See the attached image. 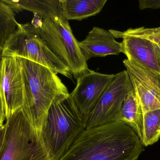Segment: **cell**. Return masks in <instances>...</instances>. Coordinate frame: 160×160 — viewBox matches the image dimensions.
I'll return each instance as SVG.
<instances>
[{
	"mask_svg": "<svg viewBox=\"0 0 160 160\" xmlns=\"http://www.w3.org/2000/svg\"><path fill=\"white\" fill-rule=\"evenodd\" d=\"M143 147L131 127L115 121L85 129L57 160H138Z\"/></svg>",
	"mask_w": 160,
	"mask_h": 160,
	"instance_id": "1",
	"label": "cell"
},
{
	"mask_svg": "<svg viewBox=\"0 0 160 160\" xmlns=\"http://www.w3.org/2000/svg\"><path fill=\"white\" fill-rule=\"evenodd\" d=\"M24 85V104L30 111L35 126L41 135L50 107L57 99L69 95L57 73L47 67L21 57Z\"/></svg>",
	"mask_w": 160,
	"mask_h": 160,
	"instance_id": "2",
	"label": "cell"
},
{
	"mask_svg": "<svg viewBox=\"0 0 160 160\" xmlns=\"http://www.w3.org/2000/svg\"><path fill=\"white\" fill-rule=\"evenodd\" d=\"M85 120L70 97L57 99L50 107L41 132L51 160H57L85 130Z\"/></svg>",
	"mask_w": 160,
	"mask_h": 160,
	"instance_id": "3",
	"label": "cell"
},
{
	"mask_svg": "<svg viewBox=\"0 0 160 160\" xmlns=\"http://www.w3.org/2000/svg\"><path fill=\"white\" fill-rule=\"evenodd\" d=\"M31 115L23 106L6 119L0 160H51Z\"/></svg>",
	"mask_w": 160,
	"mask_h": 160,
	"instance_id": "4",
	"label": "cell"
},
{
	"mask_svg": "<svg viewBox=\"0 0 160 160\" xmlns=\"http://www.w3.org/2000/svg\"><path fill=\"white\" fill-rule=\"evenodd\" d=\"M32 23L56 56L68 68L77 80L88 71L87 62L74 36L68 20L63 16L54 15L45 19L34 15Z\"/></svg>",
	"mask_w": 160,
	"mask_h": 160,
	"instance_id": "5",
	"label": "cell"
},
{
	"mask_svg": "<svg viewBox=\"0 0 160 160\" xmlns=\"http://www.w3.org/2000/svg\"><path fill=\"white\" fill-rule=\"evenodd\" d=\"M2 56L24 58L47 67L57 74L73 78L69 69L52 51L31 22L18 23L6 42Z\"/></svg>",
	"mask_w": 160,
	"mask_h": 160,
	"instance_id": "6",
	"label": "cell"
},
{
	"mask_svg": "<svg viewBox=\"0 0 160 160\" xmlns=\"http://www.w3.org/2000/svg\"><path fill=\"white\" fill-rule=\"evenodd\" d=\"M132 90L127 70L115 74L88 115L85 129L118 121L125 97Z\"/></svg>",
	"mask_w": 160,
	"mask_h": 160,
	"instance_id": "7",
	"label": "cell"
},
{
	"mask_svg": "<svg viewBox=\"0 0 160 160\" xmlns=\"http://www.w3.org/2000/svg\"><path fill=\"white\" fill-rule=\"evenodd\" d=\"M0 93L7 119L24 104L23 76L17 57H2L0 63Z\"/></svg>",
	"mask_w": 160,
	"mask_h": 160,
	"instance_id": "8",
	"label": "cell"
},
{
	"mask_svg": "<svg viewBox=\"0 0 160 160\" xmlns=\"http://www.w3.org/2000/svg\"><path fill=\"white\" fill-rule=\"evenodd\" d=\"M123 64L143 113L160 110V74L128 59Z\"/></svg>",
	"mask_w": 160,
	"mask_h": 160,
	"instance_id": "9",
	"label": "cell"
},
{
	"mask_svg": "<svg viewBox=\"0 0 160 160\" xmlns=\"http://www.w3.org/2000/svg\"><path fill=\"white\" fill-rule=\"evenodd\" d=\"M115 77L114 74H104L88 70L79 76L77 85L70 97L86 121L107 86Z\"/></svg>",
	"mask_w": 160,
	"mask_h": 160,
	"instance_id": "10",
	"label": "cell"
},
{
	"mask_svg": "<svg viewBox=\"0 0 160 160\" xmlns=\"http://www.w3.org/2000/svg\"><path fill=\"white\" fill-rule=\"evenodd\" d=\"M79 45L87 62L92 57L118 55L123 52L122 42L117 41L110 31L95 26L83 40L79 41Z\"/></svg>",
	"mask_w": 160,
	"mask_h": 160,
	"instance_id": "11",
	"label": "cell"
},
{
	"mask_svg": "<svg viewBox=\"0 0 160 160\" xmlns=\"http://www.w3.org/2000/svg\"><path fill=\"white\" fill-rule=\"evenodd\" d=\"M123 53L127 59L135 62L160 74V61L155 43L140 37H121Z\"/></svg>",
	"mask_w": 160,
	"mask_h": 160,
	"instance_id": "12",
	"label": "cell"
},
{
	"mask_svg": "<svg viewBox=\"0 0 160 160\" xmlns=\"http://www.w3.org/2000/svg\"><path fill=\"white\" fill-rule=\"evenodd\" d=\"M107 1L60 0L62 15L68 20H82L100 12Z\"/></svg>",
	"mask_w": 160,
	"mask_h": 160,
	"instance_id": "13",
	"label": "cell"
},
{
	"mask_svg": "<svg viewBox=\"0 0 160 160\" xmlns=\"http://www.w3.org/2000/svg\"><path fill=\"white\" fill-rule=\"evenodd\" d=\"M15 13L31 11L45 19L52 16H62L60 0H4Z\"/></svg>",
	"mask_w": 160,
	"mask_h": 160,
	"instance_id": "14",
	"label": "cell"
},
{
	"mask_svg": "<svg viewBox=\"0 0 160 160\" xmlns=\"http://www.w3.org/2000/svg\"><path fill=\"white\" fill-rule=\"evenodd\" d=\"M118 121H122L131 127L142 142L143 112L134 89L130 91L125 97Z\"/></svg>",
	"mask_w": 160,
	"mask_h": 160,
	"instance_id": "15",
	"label": "cell"
},
{
	"mask_svg": "<svg viewBox=\"0 0 160 160\" xmlns=\"http://www.w3.org/2000/svg\"><path fill=\"white\" fill-rule=\"evenodd\" d=\"M15 15V12L4 0H0V63L4 46L18 25Z\"/></svg>",
	"mask_w": 160,
	"mask_h": 160,
	"instance_id": "16",
	"label": "cell"
},
{
	"mask_svg": "<svg viewBox=\"0 0 160 160\" xmlns=\"http://www.w3.org/2000/svg\"><path fill=\"white\" fill-rule=\"evenodd\" d=\"M160 138V110L144 113L143 145H152Z\"/></svg>",
	"mask_w": 160,
	"mask_h": 160,
	"instance_id": "17",
	"label": "cell"
},
{
	"mask_svg": "<svg viewBox=\"0 0 160 160\" xmlns=\"http://www.w3.org/2000/svg\"><path fill=\"white\" fill-rule=\"evenodd\" d=\"M115 38H121L125 36H133L140 37L148 39L157 45L160 46V27L157 28H148L144 27L130 28L124 32L116 30H110Z\"/></svg>",
	"mask_w": 160,
	"mask_h": 160,
	"instance_id": "18",
	"label": "cell"
},
{
	"mask_svg": "<svg viewBox=\"0 0 160 160\" xmlns=\"http://www.w3.org/2000/svg\"><path fill=\"white\" fill-rule=\"evenodd\" d=\"M139 8L142 10L146 8H160V0H141L139 1Z\"/></svg>",
	"mask_w": 160,
	"mask_h": 160,
	"instance_id": "19",
	"label": "cell"
},
{
	"mask_svg": "<svg viewBox=\"0 0 160 160\" xmlns=\"http://www.w3.org/2000/svg\"><path fill=\"white\" fill-rule=\"evenodd\" d=\"M6 121L5 108L0 93V130L4 127Z\"/></svg>",
	"mask_w": 160,
	"mask_h": 160,
	"instance_id": "20",
	"label": "cell"
},
{
	"mask_svg": "<svg viewBox=\"0 0 160 160\" xmlns=\"http://www.w3.org/2000/svg\"><path fill=\"white\" fill-rule=\"evenodd\" d=\"M5 134V126L0 130V153L2 149L4 141Z\"/></svg>",
	"mask_w": 160,
	"mask_h": 160,
	"instance_id": "21",
	"label": "cell"
},
{
	"mask_svg": "<svg viewBox=\"0 0 160 160\" xmlns=\"http://www.w3.org/2000/svg\"><path fill=\"white\" fill-rule=\"evenodd\" d=\"M155 47H156V50H157V53L158 55L160 61V46L155 44Z\"/></svg>",
	"mask_w": 160,
	"mask_h": 160,
	"instance_id": "22",
	"label": "cell"
}]
</instances>
